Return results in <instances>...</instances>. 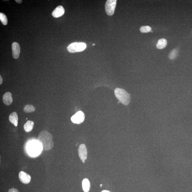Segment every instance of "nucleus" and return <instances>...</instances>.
Returning <instances> with one entry per match:
<instances>
[{
	"label": "nucleus",
	"instance_id": "b1692460",
	"mask_svg": "<svg viewBox=\"0 0 192 192\" xmlns=\"http://www.w3.org/2000/svg\"><path fill=\"white\" fill-rule=\"evenodd\" d=\"M102 186V184L100 185V186H101H101Z\"/></svg>",
	"mask_w": 192,
	"mask_h": 192
},
{
	"label": "nucleus",
	"instance_id": "39448f33",
	"mask_svg": "<svg viewBox=\"0 0 192 192\" xmlns=\"http://www.w3.org/2000/svg\"><path fill=\"white\" fill-rule=\"evenodd\" d=\"M116 2V0H108L106 2L105 9L107 15L111 16L114 14Z\"/></svg>",
	"mask_w": 192,
	"mask_h": 192
},
{
	"label": "nucleus",
	"instance_id": "393cba45",
	"mask_svg": "<svg viewBox=\"0 0 192 192\" xmlns=\"http://www.w3.org/2000/svg\"><path fill=\"white\" fill-rule=\"evenodd\" d=\"M94 45H95V44H93V46H94Z\"/></svg>",
	"mask_w": 192,
	"mask_h": 192
},
{
	"label": "nucleus",
	"instance_id": "f03ea898",
	"mask_svg": "<svg viewBox=\"0 0 192 192\" xmlns=\"http://www.w3.org/2000/svg\"><path fill=\"white\" fill-rule=\"evenodd\" d=\"M27 150L29 154L31 156L35 157L39 154L43 149L41 143L39 141H34L29 143L27 146Z\"/></svg>",
	"mask_w": 192,
	"mask_h": 192
},
{
	"label": "nucleus",
	"instance_id": "20e7f679",
	"mask_svg": "<svg viewBox=\"0 0 192 192\" xmlns=\"http://www.w3.org/2000/svg\"><path fill=\"white\" fill-rule=\"evenodd\" d=\"M87 45L83 42H74L71 43L67 47V50L70 53L82 52L85 50Z\"/></svg>",
	"mask_w": 192,
	"mask_h": 192
},
{
	"label": "nucleus",
	"instance_id": "f3484780",
	"mask_svg": "<svg viewBox=\"0 0 192 192\" xmlns=\"http://www.w3.org/2000/svg\"><path fill=\"white\" fill-rule=\"evenodd\" d=\"M178 51L176 49H173L170 53L169 57L170 60H173L176 58L178 54Z\"/></svg>",
	"mask_w": 192,
	"mask_h": 192
},
{
	"label": "nucleus",
	"instance_id": "4be33fe9",
	"mask_svg": "<svg viewBox=\"0 0 192 192\" xmlns=\"http://www.w3.org/2000/svg\"><path fill=\"white\" fill-rule=\"evenodd\" d=\"M3 83V78L1 76H0V85H1Z\"/></svg>",
	"mask_w": 192,
	"mask_h": 192
},
{
	"label": "nucleus",
	"instance_id": "6e6552de",
	"mask_svg": "<svg viewBox=\"0 0 192 192\" xmlns=\"http://www.w3.org/2000/svg\"><path fill=\"white\" fill-rule=\"evenodd\" d=\"M12 50L13 57L15 59H18L19 57L21 52V47L19 44L16 42L13 43L12 44Z\"/></svg>",
	"mask_w": 192,
	"mask_h": 192
},
{
	"label": "nucleus",
	"instance_id": "ddd939ff",
	"mask_svg": "<svg viewBox=\"0 0 192 192\" xmlns=\"http://www.w3.org/2000/svg\"><path fill=\"white\" fill-rule=\"evenodd\" d=\"M34 122L32 121H27L24 126V128L25 132H30L33 128Z\"/></svg>",
	"mask_w": 192,
	"mask_h": 192
},
{
	"label": "nucleus",
	"instance_id": "4468645a",
	"mask_svg": "<svg viewBox=\"0 0 192 192\" xmlns=\"http://www.w3.org/2000/svg\"><path fill=\"white\" fill-rule=\"evenodd\" d=\"M82 188L85 192H88L90 188V183L87 179H84L82 183Z\"/></svg>",
	"mask_w": 192,
	"mask_h": 192
},
{
	"label": "nucleus",
	"instance_id": "1a4fd4ad",
	"mask_svg": "<svg viewBox=\"0 0 192 192\" xmlns=\"http://www.w3.org/2000/svg\"><path fill=\"white\" fill-rule=\"evenodd\" d=\"M19 178L21 182L24 184H28L31 181V178L30 175L23 171L20 172L19 174Z\"/></svg>",
	"mask_w": 192,
	"mask_h": 192
},
{
	"label": "nucleus",
	"instance_id": "2eb2a0df",
	"mask_svg": "<svg viewBox=\"0 0 192 192\" xmlns=\"http://www.w3.org/2000/svg\"><path fill=\"white\" fill-rule=\"evenodd\" d=\"M167 45V41L165 38H162L159 40L156 44V47L159 49H163Z\"/></svg>",
	"mask_w": 192,
	"mask_h": 192
},
{
	"label": "nucleus",
	"instance_id": "7ed1b4c3",
	"mask_svg": "<svg viewBox=\"0 0 192 192\" xmlns=\"http://www.w3.org/2000/svg\"><path fill=\"white\" fill-rule=\"evenodd\" d=\"M115 96L119 101L125 105H127L130 101L129 95L124 89L117 88L115 89Z\"/></svg>",
	"mask_w": 192,
	"mask_h": 192
},
{
	"label": "nucleus",
	"instance_id": "5701e85b",
	"mask_svg": "<svg viewBox=\"0 0 192 192\" xmlns=\"http://www.w3.org/2000/svg\"><path fill=\"white\" fill-rule=\"evenodd\" d=\"M102 192H110L107 191H102Z\"/></svg>",
	"mask_w": 192,
	"mask_h": 192
},
{
	"label": "nucleus",
	"instance_id": "6ab92c4d",
	"mask_svg": "<svg viewBox=\"0 0 192 192\" xmlns=\"http://www.w3.org/2000/svg\"><path fill=\"white\" fill-rule=\"evenodd\" d=\"M151 30V28L148 26H145L141 27L140 31L142 33H148L150 32Z\"/></svg>",
	"mask_w": 192,
	"mask_h": 192
},
{
	"label": "nucleus",
	"instance_id": "9b49d317",
	"mask_svg": "<svg viewBox=\"0 0 192 192\" xmlns=\"http://www.w3.org/2000/svg\"><path fill=\"white\" fill-rule=\"evenodd\" d=\"M3 101L5 105H10L12 103L13 98L12 94L10 92H7L3 95Z\"/></svg>",
	"mask_w": 192,
	"mask_h": 192
},
{
	"label": "nucleus",
	"instance_id": "f8f14e48",
	"mask_svg": "<svg viewBox=\"0 0 192 192\" xmlns=\"http://www.w3.org/2000/svg\"><path fill=\"white\" fill-rule=\"evenodd\" d=\"M9 119L11 123L13 124L15 127H17L18 125V117L17 113L16 112L12 113L10 115Z\"/></svg>",
	"mask_w": 192,
	"mask_h": 192
},
{
	"label": "nucleus",
	"instance_id": "9d476101",
	"mask_svg": "<svg viewBox=\"0 0 192 192\" xmlns=\"http://www.w3.org/2000/svg\"><path fill=\"white\" fill-rule=\"evenodd\" d=\"M65 10L63 7L60 5L56 7L52 13V15L54 18H57L63 16L65 13Z\"/></svg>",
	"mask_w": 192,
	"mask_h": 192
},
{
	"label": "nucleus",
	"instance_id": "dca6fc26",
	"mask_svg": "<svg viewBox=\"0 0 192 192\" xmlns=\"http://www.w3.org/2000/svg\"><path fill=\"white\" fill-rule=\"evenodd\" d=\"M35 110V108L32 105L27 104L24 108V111L26 113H30L34 112Z\"/></svg>",
	"mask_w": 192,
	"mask_h": 192
},
{
	"label": "nucleus",
	"instance_id": "f257e3e1",
	"mask_svg": "<svg viewBox=\"0 0 192 192\" xmlns=\"http://www.w3.org/2000/svg\"><path fill=\"white\" fill-rule=\"evenodd\" d=\"M38 140L41 143L43 150L49 151L54 147L52 135L46 131H43L38 135Z\"/></svg>",
	"mask_w": 192,
	"mask_h": 192
},
{
	"label": "nucleus",
	"instance_id": "0eeeda50",
	"mask_svg": "<svg viewBox=\"0 0 192 192\" xmlns=\"http://www.w3.org/2000/svg\"><path fill=\"white\" fill-rule=\"evenodd\" d=\"M78 154L82 161L85 163L87 158V149L85 144L80 145L78 149Z\"/></svg>",
	"mask_w": 192,
	"mask_h": 192
},
{
	"label": "nucleus",
	"instance_id": "423d86ee",
	"mask_svg": "<svg viewBox=\"0 0 192 192\" xmlns=\"http://www.w3.org/2000/svg\"><path fill=\"white\" fill-rule=\"evenodd\" d=\"M85 118V114L82 111H79L73 115L71 118V120L73 123L80 124L83 122Z\"/></svg>",
	"mask_w": 192,
	"mask_h": 192
},
{
	"label": "nucleus",
	"instance_id": "412c9836",
	"mask_svg": "<svg viewBox=\"0 0 192 192\" xmlns=\"http://www.w3.org/2000/svg\"><path fill=\"white\" fill-rule=\"evenodd\" d=\"M15 1L18 3L21 4L22 3L23 1L22 0H15Z\"/></svg>",
	"mask_w": 192,
	"mask_h": 192
},
{
	"label": "nucleus",
	"instance_id": "aec40b11",
	"mask_svg": "<svg viewBox=\"0 0 192 192\" xmlns=\"http://www.w3.org/2000/svg\"><path fill=\"white\" fill-rule=\"evenodd\" d=\"M8 192H19V191L15 188H12L9 190Z\"/></svg>",
	"mask_w": 192,
	"mask_h": 192
},
{
	"label": "nucleus",
	"instance_id": "a211bd4d",
	"mask_svg": "<svg viewBox=\"0 0 192 192\" xmlns=\"http://www.w3.org/2000/svg\"><path fill=\"white\" fill-rule=\"evenodd\" d=\"M0 20L3 24L4 25H6L8 23V19L7 16L3 13H0Z\"/></svg>",
	"mask_w": 192,
	"mask_h": 192
}]
</instances>
